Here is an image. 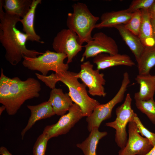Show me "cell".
I'll list each match as a JSON object with an SVG mask.
<instances>
[{
	"instance_id": "20",
	"label": "cell",
	"mask_w": 155,
	"mask_h": 155,
	"mask_svg": "<svg viewBox=\"0 0 155 155\" xmlns=\"http://www.w3.org/2000/svg\"><path fill=\"white\" fill-rule=\"evenodd\" d=\"M98 129L93 128L84 141L76 144L77 147L83 151L84 155H97L96 150L99 141L107 134V132L100 131Z\"/></svg>"
},
{
	"instance_id": "29",
	"label": "cell",
	"mask_w": 155,
	"mask_h": 155,
	"mask_svg": "<svg viewBox=\"0 0 155 155\" xmlns=\"http://www.w3.org/2000/svg\"><path fill=\"white\" fill-rule=\"evenodd\" d=\"M155 1V0H134L126 9L128 12L133 13L139 10L148 9Z\"/></svg>"
},
{
	"instance_id": "2",
	"label": "cell",
	"mask_w": 155,
	"mask_h": 155,
	"mask_svg": "<svg viewBox=\"0 0 155 155\" xmlns=\"http://www.w3.org/2000/svg\"><path fill=\"white\" fill-rule=\"evenodd\" d=\"M35 75L38 79L52 89L55 88L56 84L59 81L65 85L68 88L69 96L80 107L84 117L90 116L95 108L100 104L98 101L89 96L86 86L78 81V73L67 70L52 73L48 76L37 73Z\"/></svg>"
},
{
	"instance_id": "12",
	"label": "cell",
	"mask_w": 155,
	"mask_h": 155,
	"mask_svg": "<svg viewBox=\"0 0 155 155\" xmlns=\"http://www.w3.org/2000/svg\"><path fill=\"white\" fill-rule=\"evenodd\" d=\"M128 138L125 147L118 152V155H145L152 148L153 146L146 137L140 134L135 123H128Z\"/></svg>"
},
{
	"instance_id": "30",
	"label": "cell",
	"mask_w": 155,
	"mask_h": 155,
	"mask_svg": "<svg viewBox=\"0 0 155 155\" xmlns=\"http://www.w3.org/2000/svg\"><path fill=\"white\" fill-rule=\"evenodd\" d=\"M151 19L155 20V1L148 9Z\"/></svg>"
},
{
	"instance_id": "13",
	"label": "cell",
	"mask_w": 155,
	"mask_h": 155,
	"mask_svg": "<svg viewBox=\"0 0 155 155\" xmlns=\"http://www.w3.org/2000/svg\"><path fill=\"white\" fill-rule=\"evenodd\" d=\"M93 62L96 65L97 69L99 70L113 66L125 65L131 67L135 65L129 55L118 53L114 55L99 54L94 57Z\"/></svg>"
},
{
	"instance_id": "11",
	"label": "cell",
	"mask_w": 155,
	"mask_h": 155,
	"mask_svg": "<svg viewBox=\"0 0 155 155\" xmlns=\"http://www.w3.org/2000/svg\"><path fill=\"white\" fill-rule=\"evenodd\" d=\"M93 40L87 43L81 61L84 59L94 57L101 53L114 55L118 53V46L115 40L102 32L95 33Z\"/></svg>"
},
{
	"instance_id": "24",
	"label": "cell",
	"mask_w": 155,
	"mask_h": 155,
	"mask_svg": "<svg viewBox=\"0 0 155 155\" xmlns=\"http://www.w3.org/2000/svg\"><path fill=\"white\" fill-rule=\"evenodd\" d=\"M10 78L5 75L2 68L1 69L0 77V103L6 108L9 101Z\"/></svg>"
},
{
	"instance_id": "8",
	"label": "cell",
	"mask_w": 155,
	"mask_h": 155,
	"mask_svg": "<svg viewBox=\"0 0 155 155\" xmlns=\"http://www.w3.org/2000/svg\"><path fill=\"white\" fill-rule=\"evenodd\" d=\"M52 46L56 52L67 55L68 64L73 61L84 47L79 43L76 33L68 28L63 29L57 33L54 38Z\"/></svg>"
},
{
	"instance_id": "25",
	"label": "cell",
	"mask_w": 155,
	"mask_h": 155,
	"mask_svg": "<svg viewBox=\"0 0 155 155\" xmlns=\"http://www.w3.org/2000/svg\"><path fill=\"white\" fill-rule=\"evenodd\" d=\"M135 104L137 108L155 125V101L154 99L145 101L135 100Z\"/></svg>"
},
{
	"instance_id": "7",
	"label": "cell",
	"mask_w": 155,
	"mask_h": 155,
	"mask_svg": "<svg viewBox=\"0 0 155 155\" xmlns=\"http://www.w3.org/2000/svg\"><path fill=\"white\" fill-rule=\"evenodd\" d=\"M132 100L130 94H127L123 103L116 109L115 119L105 123L106 126L115 129V141L121 149L125 147L127 141V125L137 115L131 108Z\"/></svg>"
},
{
	"instance_id": "34",
	"label": "cell",
	"mask_w": 155,
	"mask_h": 155,
	"mask_svg": "<svg viewBox=\"0 0 155 155\" xmlns=\"http://www.w3.org/2000/svg\"><path fill=\"white\" fill-rule=\"evenodd\" d=\"M6 110L5 107L3 105L0 107V115L2 114V113L5 110Z\"/></svg>"
},
{
	"instance_id": "26",
	"label": "cell",
	"mask_w": 155,
	"mask_h": 155,
	"mask_svg": "<svg viewBox=\"0 0 155 155\" xmlns=\"http://www.w3.org/2000/svg\"><path fill=\"white\" fill-rule=\"evenodd\" d=\"M142 13L141 10L133 13L129 21L124 25L125 27L135 35L138 36L142 23Z\"/></svg>"
},
{
	"instance_id": "27",
	"label": "cell",
	"mask_w": 155,
	"mask_h": 155,
	"mask_svg": "<svg viewBox=\"0 0 155 155\" xmlns=\"http://www.w3.org/2000/svg\"><path fill=\"white\" fill-rule=\"evenodd\" d=\"M49 139L42 133L37 138L33 147V155H45L48 142Z\"/></svg>"
},
{
	"instance_id": "4",
	"label": "cell",
	"mask_w": 155,
	"mask_h": 155,
	"mask_svg": "<svg viewBox=\"0 0 155 155\" xmlns=\"http://www.w3.org/2000/svg\"><path fill=\"white\" fill-rule=\"evenodd\" d=\"M41 90L40 83L34 78L24 81L18 77L10 78L9 101L6 109L7 114L15 115L26 101L39 97Z\"/></svg>"
},
{
	"instance_id": "5",
	"label": "cell",
	"mask_w": 155,
	"mask_h": 155,
	"mask_svg": "<svg viewBox=\"0 0 155 155\" xmlns=\"http://www.w3.org/2000/svg\"><path fill=\"white\" fill-rule=\"evenodd\" d=\"M67 58L63 53L47 50L42 54L35 58L24 57L22 63L24 67L31 71H37L46 76L50 71L55 73L67 71L68 64L64 63Z\"/></svg>"
},
{
	"instance_id": "21",
	"label": "cell",
	"mask_w": 155,
	"mask_h": 155,
	"mask_svg": "<svg viewBox=\"0 0 155 155\" xmlns=\"http://www.w3.org/2000/svg\"><path fill=\"white\" fill-rule=\"evenodd\" d=\"M33 0H4L1 1L5 12L23 18L29 10Z\"/></svg>"
},
{
	"instance_id": "17",
	"label": "cell",
	"mask_w": 155,
	"mask_h": 155,
	"mask_svg": "<svg viewBox=\"0 0 155 155\" xmlns=\"http://www.w3.org/2000/svg\"><path fill=\"white\" fill-rule=\"evenodd\" d=\"M132 14L133 13L128 12L126 9L104 13L100 17V22L96 24L95 28L100 29L125 25L129 21Z\"/></svg>"
},
{
	"instance_id": "15",
	"label": "cell",
	"mask_w": 155,
	"mask_h": 155,
	"mask_svg": "<svg viewBox=\"0 0 155 155\" xmlns=\"http://www.w3.org/2000/svg\"><path fill=\"white\" fill-rule=\"evenodd\" d=\"M48 100L51 102L55 114L61 116L68 111L73 104L68 93H64L61 88L52 89Z\"/></svg>"
},
{
	"instance_id": "18",
	"label": "cell",
	"mask_w": 155,
	"mask_h": 155,
	"mask_svg": "<svg viewBox=\"0 0 155 155\" xmlns=\"http://www.w3.org/2000/svg\"><path fill=\"white\" fill-rule=\"evenodd\" d=\"M41 0H33L30 8L28 13L20 22L23 26V30L29 37V40L41 43L44 42L40 40L39 36L36 32L34 28V20L35 11L38 5L41 4Z\"/></svg>"
},
{
	"instance_id": "23",
	"label": "cell",
	"mask_w": 155,
	"mask_h": 155,
	"mask_svg": "<svg viewBox=\"0 0 155 155\" xmlns=\"http://www.w3.org/2000/svg\"><path fill=\"white\" fill-rule=\"evenodd\" d=\"M136 61L139 74L150 73L151 69L155 65V45L145 46Z\"/></svg>"
},
{
	"instance_id": "28",
	"label": "cell",
	"mask_w": 155,
	"mask_h": 155,
	"mask_svg": "<svg viewBox=\"0 0 155 155\" xmlns=\"http://www.w3.org/2000/svg\"><path fill=\"white\" fill-rule=\"evenodd\" d=\"M133 121L136 125L138 132L141 136L147 138L153 146L155 143V133L150 131L145 127L137 115L134 117Z\"/></svg>"
},
{
	"instance_id": "1",
	"label": "cell",
	"mask_w": 155,
	"mask_h": 155,
	"mask_svg": "<svg viewBox=\"0 0 155 155\" xmlns=\"http://www.w3.org/2000/svg\"><path fill=\"white\" fill-rule=\"evenodd\" d=\"M20 19L17 16L4 12L0 1V41L5 50L6 59L13 66L18 65L24 57L35 58L43 53L26 48L28 36L16 27Z\"/></svg>"
},
{
	"instance_id": "3",
	"label": "cell",
	"mask_w": 155,
	"mask_h": 155,
	"mask_svg": "<svg viewBox=\"0 0 155 155\" xmlns=\"http://www.w3.org/2000/svg\"><path fill=\"white\" fill-rule=\"evenodd\" d=\"M72 7L73 12L68 14L67 26L76 33L79 43L82 45L93 40L92 32L100 18L93 15L85 3L78 2Z\"/></svg>"
},
{
	"instance_id": "14",
	"label": "cell",
	"mask_w": 155,
	"mask_h": 155,
	"mask_svg": "<svg viewBox=\"0 0 155 155\" xmlns=\"http://www.w3.org/2000/svg\"><path fill=\"white\" fill-rule=\"evenodd\" d=\"M27 107L30 111L31 115L26 125L21 133L22 140L25 133L36 121L50 117L55 115L51 104L48 100L36 105H27Z\"/></svg>"
},
{
	"instance_id": "22",
	"label": "cell",
	"mask_w": 155,
	"mask_h": 155,
	"mask_svg": "<svg viewBox=\"0 0 155 155\" xmlns=\"http://www.w3.org/2000/svg\"><path fill=\"white\" fill-rule=\"evenodd\" d=\"M148 9L141 10L142 13V21L138 36L144 46L155 45L153 38L152 24Z\"/></svg>"
},
{
	"instance_id": "6",
	"label": "cell",
	"mask_w": 155,
	"mask_h": 155,
	"mask_svg": "<svg viewBox=\"0 0 155 155\" xmlns=\"http://www.w3.org/2000/svg\"><path fill=\"white\" fill-rule=\"evenodd\" d=\"M130 83L128 73H123L120 87L115 96L105 104H100L94 109L91 115L87 117V129L90 132L94 128H99L102 122L110 118L112 116L113 108L123 99L128 85Z\"/></svg>"
},
{
	"instance_id": "16",
	"label": "cell",
	"mask_w": 155,
	"mask_h": 155,
	"mask_svg": "<svg viewBox=\"0 0 155 155\" xmlns=\"http://www.w3.org/2000/svg\"><path fill=\"white\" fill-rule=\"evenodd\" d=\"M135 80L140 85L138 92L135 93V100H147L154 99L155 93V75L138 74Z\"/></svg>"
},
{
	"instance_id": "10",
	"label": "cell",
	"mask_w": 155,
	"mask_h": 155,
	"mask_svg": "<svg viewBox=\"0 0 155 155\" xmlns=\"http://www.w3.org/2000/svg\"><path fill=\"white\" fill-rule=\"evenodd\" d=\"M68 113L61 117L56 123L46 126L42 133L49 139L67 133L75 124L84 117L79 106L73 103Z\"/></svg>"
},
{
	"instance_id": "31",
	"label": "cell",
	"mask_w": 155,
	"mask_h": 155,
	"mask_svg": "<svg viewBox=\"0 0 155 155\" xmlns=\"http://www.w3.org/2000/svg\"><path fill=\"white\" fill-rule=\"evenodd\" d=\"M0 154L1 155H12L5 147L1 146L0 148Z\"/></svg>"
},
{
	"instance_id": "33",
	"label": "cell",
	"mask_w": 155,
	"mask_h": 155,
	"mask_svg": "<svg viewBox=\"0 0 155 155\" xmlns=\"http://www.w3.org/2000/svg\"><path fill=\"white\" fill-rule=\"evenodd\" d=\"M145 155H155V143L151 150Z\"/></svg>"
},
{
	"instance_id": "9",
	"label": "cell",
	"mask_w": 155,
	"mask_h": 155,
	"mask_svg": "<svg viewBox=\"0 0 155 155\" xmlns=\"http://www.w3.org/2000/svg\"><path fill=\"white\" fill-rule=\"evenodd\" d=\"M80 68L78 76L88 88L89 94L94 96L105 97L106 93L104 87L106 83L104 74L100 73L99 70L94 69L93 65L89 61L82 63Z\"/></svg>"
},
{
	"instance_id": "32",
	"label": "cell",
	"mask_w": 155,
	"mask_h": 155,
	"mask_svg": "<svg viewBox=\"0 0 155 155\" xmlns=\"http://www.w3.org/2000/svg\"><path fill=\"white\" fill-rule=\"evenodd\" d=\"M153 30V38L155 42V20L151 19Z\"/></svg>"
},
{
	"instance_id": "19",
	"label": "cell",
	"mask_w": 155,
	"mask_h": 155,
	"mask_svg": "<svg viewBox=\"0 0 155 155\" xmlns=\"http://www.w3.org/2000/svg\"><path fill=\"white\" fill-rule=\"evenodd\" d=\"M120 34L133 54L136 61L140 57L145 46L137 36L126 29L123 24L115 26Z\"/></svg>"
}]
</instances>
